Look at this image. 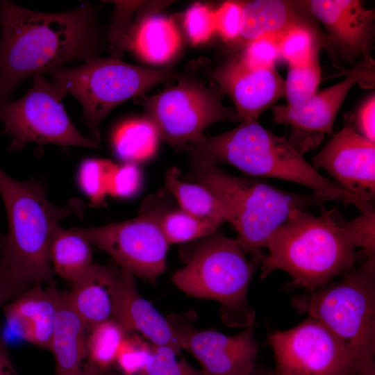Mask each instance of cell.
Listing matches in <instances>:
<instances>
[{
	"instance_id": "cell-1",
	"label": "cell",
	"mask_w": 375,
	"mask_h": 375,
	"mask_svg": "<svg viewBox=\"0 0 375 375\" xmlns=\"http://www.w3.org/2000/svg\"><path fill=\"white\" fill-rule=\"evenodd\" d=\"M0 106L24 79L98 58L105 44L97 9L89 3L45 13L0 0Z\"/></svg>"
},
{
	"instance_id": "cell-2",
	"label": "cell",
	"mask_w": 375,
	"mask_h": 375,
	"mask_svg": "<svg viewBox=\"0 0 375 375\" xmlns=\"http://www.w3.org/2000/svg\"><path fill=\"white\" fill-rule=\"evenodd\" d=\"M267 248L262 278L280 269L290 276L292 286L313 290L345 274L360 257H375V213L349 221L335 209L322 208L316 216L294 208Z\"/></svg>"
},
{
	"instance_id": "cell-3",
	"label": "cell",
	"mask_w": 375,
	"mask_h": 375,
	"mask_svg": "<svg viewBox=\"0 0 375 375\" xmlns=\"http://www.w3.org/2000/svg\"><path fill=\"white\" fill-rule=\"evenodd\" d=\"M0 195L8 220L0 254L5 274L20 293L35 285L55 287L49 257L53 235L60 220L83 215L84 202L73 198L56 206L47 198L43 183L17 181L1 167Z\"/></svg>"
},
{
	"instance_id": "cell-4",
	"label": "cell",
	"mask_w": 375,
	"mask_h": 375,
	"mask_svg": "<svg viewBox=\"0 0 375 375\" xmlns=\"http://www.w3.org/2000/svg\"><path fill=\"white\" fill-rule=\"evenodd\" d=\"M191 162L227 163L244 173L301 185L326 201L353 205L361 213L374 212V203L330 181L309 164L285 137L262 127L258 120H242L220 135H204L187 147Z\"/></svg>"
},
{
	"instance_id": "cell-5",
	"label": "cell",
	"mask_w": 375,
	"mask_h": 375,
	"mask_svg": "<svg viewBox=\"0 0 375 375\" xmlns=\"http://www.w3.org/2000/svg\"><path fill=\"white\" fill-rule=\"evenodd\" d=\"M183 177L203 185L224 207L229 222L237 232L235 239L243 251L261 257L272 233L289 217L292 209L322 205L315 194H299L277 189L258 180L226 173L217 165L191 162Z\"/></svg>"
},
{
	"instance_id": "cell-6",
	"label": "cell",
	"mask_w": 375,
	"mask_h": 375,
	"mask_svg": "<svg viewBox=\"0 0 375 375\" xmlns=\"http://www.w3.org/2000/svg\"><path fill=\"white\" fill-rule=\"evenodd\" d=\"M342 276L294 297L292 306L320 321L339 338L355 375H375V258L365 257Z\"/></svg>"
},
{
	"instance_id": "cell-7",
	"label": "cell",
	"mask_w": 375,
	"mask_h": 375,
	"mask_svg": "<svg viewBox=\"0 0 375 375\" xmlns=\"http://www.w3.org/2000/svg\"><path fill=\"white\" fill-rule=\"evenodd\" d=\"M262 258L249 260L235 239L217 230L193 244L185 265L172 281L190 296L218 301L225 325L246 328L253 324L256 315L247 302V291Z\"/></svg>"
},
{
	"instance_id": "cell-8",
	"label": "cell",
	"mask_w": 375,
	"mask_h": 375,
	"mask_svg": "<svg viewBox=\"0 0 375 375\" xmlns=\"http://www.w3.org/2000/svg\"><path fill=\"white\" fill-rule=\"evenodd\" d=\"M49 73L79 101L90 134L97 143L102 121L117 105L162 82L181 77L170 68L149 69L114 56L95 58L77 67H62Z\"/></svg>"
},
{
	"instance_id": "cell-9",
	"label": "cell",
	"mask_w": 375,
	"mask_h": 375,
	"mask_svg": "<svg viewBox=\"0 0 375 375\" xmlns=\"http://www.w3.org/2000/svg\"><path fill=\"white\" fill-rule=\"evenodd\" d=\"M67 93L43 74L33 77V85L22 98L6 100L0 106V121L11 142L8 151L22 149L30 142L41 144L99 148V143L83 135L68 117L62 99Z\"/></svg>"
},
{
	"instance_id": "cell-10",
	"label": "cell",
	"mask_w": 375,
	"mask_h": 375,
	"mask_svg": "<svg viewBox=\"0 0 375 375\" xmlns=\"http://www.w3.org/2000/svg\"><path fill=\"white\" fill-rule=\"evenodd\" d=\"M223 94L219 88L181 79L176 86L146 99L145 117L160 138L174 147L186 148L214 122L240 119L236 110L223 105Z\"/></svg>"
},
{
	"instance_id": "cell-11",
	"label": "cell",
	"mask_w": 375,
	"mask_h": 375,
	"mask_svg": "<svg viewBox=\"0 0 375 375\" xmlns=\"http://www.w3.org/2000/svg\"><path fill=\"white\" fill-rule=\"evenodd\" d=\"M160 215L142 210L138 217L122 222L72 228L133 276L154 283L165 269L169 246L160 226Z\"/></svg>"
},
{
	"instance_id": "cell-12",
	"label": "cell",
	"mask_w": 375,
	"mask_h": 375,
	"mask_svg": "<svg viewBox=\"0 0 375 375\" xmlns=\"http://www.w3.org/2000/svg\"><path fill=\"white\" fill-rule=\"evenodd\" d=\"M267 343L274 355L275 375H355L344 344L313 317L289 330L271 332Z\"/></svg>"
},
{
	"instance_id": "cell-13",
	"label": "cell",
	"mask_w": 375,
	"mask_h": 375,
	"mask_svg": "<svg viewBox=\"0 0 375 375\" xmlns=\"http://www.w3.org/2000/svg\"><path fill=\"white\" fill-rule=\"evenodd\" d=\"M353 115L344 116V126L312 158V166L323 169L346 192L374 203L375 144L355 129Z\"/></svg>"
},
{
	"instance_id": "cell-14",
	"label": "cell",
	"mask_w": 375,
	"mask_h": 375,
	"mask_svg": "<svg viewBox=\"0 0 375 375\" xmlns=\"http://www.w3.org/2000/svg\"><path fill=\"white\" fill-rule=\"evenodd\" d=\"M356 70L341 82L319 92L298 107L280 105L272 108V121L290 126L288 141L301 154L317 147L325 135H333V126L341 106L353 85L365 78Z\"/></svg>"
},
{
	"instance_id": "cell-15",
	"label": "cell",
	"mask_w": 375,
	"mask_h": 375,
	"mask_svg": "<svg viewBox=\"0 0 375 375\" xmlns=\"http://www.w3.org/2000/svg\"><path fill=\"white\" fill-rule=\"evenodd\" d=\"M175 325L183 337L185 350L197 359L206 375H248L256 364L254 324L235 335Z\"/></svg>"
},
{
	"instance_id": "cell-16",
	"label": "cell",
	"mask_w": 375,
	"mask_h": 375,
	"mask_svg": "<svg viewBox=\"0 0 375 375\" xmlns=\"http://www.w3.org/2000/svg\"><path fill=\"white\" fill-rule=\"evenodd\" d=\"M209 76L232 99L241 120H258L265 110L285 97L284 81L275 67H251L240 56L227 60Z\"/></svg>"
},
{
	"instance_id": "cell-17",
	"label": "cell",
	"mask_w": 375,
	"mask_h": 375,
	"mask_svg": "<svg viewBox=\"0 0 375 375\" xmlns=\"http://www.w3.org/2000/svg\"><path fill=\"white\" fill-rule=\"evenodd\" d=\"M308 12L328 32L327 41L344 59L362 57L369 62L374 36V10L358 0L303 1Z\"/></svg>"
},
{
	"instance_id": "cell-18",
	"label": "cell",
	"mask_w": 375,
	"mask_h": 375,
	"mask_svg": "<svg viewBox=\"0 0 375 375\" xmlns=\"http://www.w3.org/2000/svg\"><path fill=\"white\" fill-rule=\"evenodd\" d=\"M126 272L116 263L92 264L71 282L67 299L88 332L97 324L115 319Z\"/></svg>"
},
{
	"instance_id": "cell-19",
	"label": "cell",
	"mask_w": 375,
	"mask_h": 375,
	"mask_svg": "<svg viewBox=\"0 0 375 375\" xmlns=\"http://www.w3.org/2000/svg\"><path fill=\"white\" fill-rule=\"evenodd\" d=\"M61 291L35 285L4 306L6 322L20 338L50 351Z\"/></svg>"
},
{
	"instance_id": "cell-20",
	"label": "cell",
	"mask_w": 375,
	"mask_h": 375,
	"mask_svg": "<svg viewBox=\"0 0 375 375\" xmlns=\"http://www.w3.org/2000/svg\"><path fill=\"white\" fill-rule=\"evenodd\" d=\"M115 320L127 332L140 333L153 344L167 347L179 353L185 349L181 331L139 294L134 276L128 271Z\"/></svg>"
},
{
	"instance_id": "cell-21",
	"label": "cell",
	"mask_w": 375,
	"mask_h": 375,
	"mask_svg": "<svg viewBox=\"0 0 375 375\" xmlns=\"http://www.w3.org/2000/svg\"><path fill=\"white\" fill-rule=\"evenodd\" d=\"M242 8L240 38L248 42L262 37L280 40L292 28L311 24L303 1L254 0L239 1Z\"/></svg>"
},
{
	"instance_id": "cell-22",
	"label": "cell",
	"mask_w": 375,
	"mask_h": 375,
	"mask_svg": "<svg viewBox=\"0 0 375 375\" xmlns=\"http://www.w3.org/2000/svg\"><path fill=\"white\" fill-rule=\"evenodd\" d=\"M86 326L70 306L67 292H61L50 351L56 360V375H95L87 356Z\"/></svg>"
},
{
	"instance_id": "cell-23",
	"label": "cell",
	"mask_w": 375,
	"mask_h": 375,
	"mask_svg": "<svg viewBox=\"0 0 375 375\" xmlns=\"http://www.w3.org/2000/svg\"><path fill=\"white\" fill-rule=\"evenodd\" d=\"M131 44L144 61L161 64L176 54L181 45V37L171 19L150 16L138 25L133 33Z\"/></svg>"
},
{
	"instance_id": "cell-24",
	"label": "cell",
	"mask_w": 375,
	"mask_h": 375,
	"mask_svg": "<svg viewBox=\"0 0 375 375\" xmlns=\"http://www.w3.org/2000/svg\"><path fill=\"white\" fill-rule=\"evenodd\" d=\"M165 183L181 210L217 227L228 221L226 211L216 196L203 185L184 181L177 167L166 171Z\"/></svg>"
},
{
	"instance_id": "cell-25",
	"label": "cell",
	"mask_w": 375,
	"mask_h": 375,
	"mask_svg": "<svg viewBox=\"0 0 375 375\" xmlns=\"http://www.w3.org/2000/svg\"><path fill=\"white\" fill-rule=\"evenodd\" d=\"M49 257L53 273L71 283L92 265V244L72 228L59 225L50 244Z\"/></svg>"
},
{
	"instance_id": "cell-26",
	"label": "cell",
	"mask_w": 375,
	"mask_h": 375,
	"mask_svg": "<svg viewBox=\"0 0 375 375\" xmlns=\"http://www.w3.org/2000/svg\"><path fill=\"white\" fill-rule=\"evenodd\" d=\"M159 133L145 116L122 123L112 138L116 154L125 162L137 164L151 158L158 147Z\"/></svg>"
},
{
	"instance_id": "cell-27",
	"label": "cell",
	"mask_w": 375,
	"mask_h": 375,
	"mask_svg": "<svg viewBox=\"0 0 375 375\" xmlns=\"http://www.w3.org/2000/svg\"><path fill=\"white\" fill-rule=\"evenodd\" d=\"M128 333L115 320L97 324L88 332V362L95 375H106L115 367L119 347Z\"/></svg>"
},
{
	"instance_id": "cell-28",
	"label": "cell",
	"mask_w": 375,
	"mask_h": 375,
	"mask_svg": "<svg viewBox=\"0 0 375 375\" xmlns=\"http://www.w3.org/2000/svg\"><path fill=\"white\" fill-rule=\"evenodd\" d=\"M319 52L301 65H288L284 81L285 97L288 106L298 107L317 93L322 78Z\"/></svg>"
},
{
	"instance_id": "cell-29",
	"label": "cell",
	"mask_w": 375,
	"mask_h": 375,
	"mask_svg": "<svg viewBox=\"0 0 375 375\" xmlns=\"http://www.w3.org/2000/svg\"><path fill=\"white\" fill-rule=\"evenodd\" d=\"M159 222L169 244L199 240L218 230L215 225L193 217L181 209L161 213Z\"/></svg>"
},
{
	"instance_id": "cell-30",
	"label": "cell",
	"mask_w": 375,
	"mask_h": 375,
	"mask_svg": "<svg viewBox=\"0 0 375 375\" xmlns=\"http://www.w3.org/2000/svg\"><path fill=\"white\" fill-rule=\"evenodd\" d=\"M280 55L288 65L306 63L322 47L317 31L309 24L295 26L278 40Z\"/></svg>"
},
{
	"instance_id": "cell-31",
	"label": "cell",
	"mask_w": 375,
	"mask_h": 375,
	"mask_svg": "<svg viewBox=\"0 0 375 375\" xmlns=\"http://www.w3.org/2000/svg\"><path fill=\"white\" fill-rule=\"evenodd\" d=\"M117 165L106 159L91 158L82 162L78 172L79 183L93 205L105 203Z\"/></svg>"
},
{
	"instance_id": "cell-32",
	"label": "cell",
	"mask_w": 375,
	"mask_h": 375,
	"mask_svg": "<svg viewBox=\"0 0 375 375\" xmlns=\"http://www.w3.org/2000/svg\"><path fill=\"white\" fill-rule=\"evenodd\" d=\"M179 352L151 343V351L139 375H206L203 369L190 365L185 358L177 359Z\"/></svg>"
},
{
	"instance_id": "cell-33",
	"label": "cell",
	"mask_w": 375,
	"mask_h": 375,
	"mask_svg": "<svg viewBox=\"0 0 375 375\" xmlns=\"http://www.w3.org/2000/svg\"><path fill=\"white\" fill-rule=\"evenodd\" d=\"M142 338L132 332L124 338L115 364L123 375H139L143 371L151 351V343Z\"/></svg>"
},
{
	"instance_id": "cell-34",
	"label": "cell",
	"mask_w": 375,
	"mask_h": 375,
	"mask_svg": "<svg viewBox=\"0 0 375 375\" xmlns=\"http://www.w3.org/2000/svg\"><path fill=\"white\" fill-rule=\"evenodd\" d=\"M184 26L193 44L203 43L216 31L214 12L207 6L196 3L187 10Z\"/></svg>"
},
{
	"instance_id": "cell-35",
	"label": "cell",
	"mask_w": 375,
	"mask_h": 375,
	"mask_svg": "<svg viewBox=\"0 0 375 375\" xmlns=\"http://www.w3.org/2000/svg\"><path fill=\"white\" fill-rule=\"evenodd\" d=\"M278 40L272 37H262L248 42L240 55L242 61L251 67H274L280 55Z\"/></svg>"
},
{
	"instance_id": "cell-36",
	"label": "cell",
	"mask_w": 375,
	"mask_h": 375,
	"mask_svg": "<svg viewBox=\"0 0 375 375\" xmlns=\"http://www.w3.org/2000/svg\"><path fill=\"white\" fill-rule=\"evenodd\" d=\"M142 176L138 165L126 162L117 165L112 176L109 194L114 197L128 198L140 190Z\"/></svg>"
},
{
	"instance_id": "cell-37",
	"label": "cell",
	"mask_w": 375,
	"mask_h": 375,
	"mask_svg": "<svg viewBox=\"0 0 375 375\" xmlns=\"http://www.w3.org/2000/svg\"><path fill=\"white\" fill-rule=\"evenodd\" d=\"M216 31L226 41L240 38L242 8L239 1H226L214 12Z\"/></svg>"
},
{
	"instance_id": "cell-38",
	"label": "cell",
	"mask_w": 375,
	"mask_h": 375,
	"mask_svg": "<svg viewBox=\"0 0 375 375\" xmlns=\"http://www.w3.org/2000/svg\"><path fill=\"white\" fill-rule=\"evenodd\" d=\"M375 96L371 94L353 115V124L356 131L369 142L375 144Z\"/></svg>"
},
{
	"instance_id": "cell-39",
	"label": "cell",
	"mask_w": 375,
	"mask_h": 375,
	"mask_svg": "<svg viewBox=\"0 0 375 375\" xmlns=\"http://www.w3.org/2000/svg\"><path fill=\"white\" fill-rule=\"evenodd\" d=\"M20 294L5 274L0 262V308L14 300Z\"/></svg>"
},
{
	"instance_id": "cell-40",
	"label": "cell",
	"mask_w": 375,
	"mask_h": 375,
	"mask_svg": "<svg viewBox=\"0 0 375 375\" xmlns=\"http://www.w3.org/2000/svg\"><path fill=\"white\" fill-rule=\"evenodd\" d=\"M0 375H19L15 370L3 339L0 335Z\"/></svg>"
},
{
	"instance_id": "cell-41",
	"label": "cell",
	"mask_w": 375,
	"mask_h": 375,
	"mask_svg": "<svg viewBox=\"0 0 375 375\" xmlns=\"http://www.w3.org/2000/svg\"><path fill=\"white\" fill-rule=\"evenodd\" d=\"M273 371L269 370L265 366L256 364L253 369L248 375H272Z\"/></svg>"
},
{
	"instance_id": "cell-42",
	"label": "cell",
	"mask_w": 375,
	"mask_h": 375,
	"mask_svg": "<svg viewBox=\"0 0 375 375\" xmlns=\"http://www.w3.org/2000/svg\"><path fill=\"white\" fill-rule=\"evenodd\" d=\"M3 235H2L1 231H0V254H1V251L3 240Z\"/></svg>"
},
{
	"instance_id": "cell-43",
	"label": "cell",
	"mask_w": 375,
	"mask_h": 375,
	"mask_svg": "<svg viewBox=\"0 0 375 375\" xmlns=\"http://www.w3.org/2000/svg\"><path fill=\"white\" fill-rule=\"evenodd\" d=\"M272 375H275L274 373V371H273V374Z\"/></svg>"
}]
</instances>
